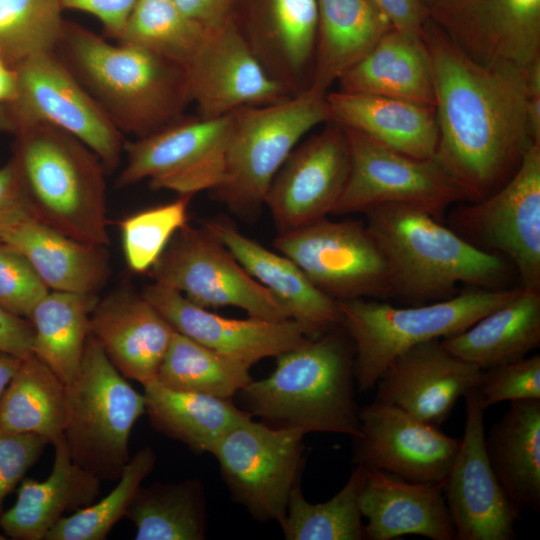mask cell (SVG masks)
<instances>
[{
	"instance_id": "1",
	"label": "cell",
	"mask_w": 540,
	"mask_h": 540,
	"mask_svg": "<svg viewBox=\"0 0 540 540\" xmlns=\"http://www.w3.org/2000/svg\"><path fill=\"white\" fill-rule=\"evenodd\" d=\"M434 80L438 144L433 159L469 202L501 188L534 143L526 118L525 72L483 66L429 18L423 27Z\"/></svg>"
},
{
	"instance_id": "2",
	"label": "cell",
	"mask_w": 540,
	"mask_h": 540,
	"mask_svg": "<svg viewBox=\"0 0 540 540\" xmlns=\"http://www.w3.org/2000/svg\"><path fill=\"white\" fill-rule=\"evenodd\" d=\"M54 52L122 134L150 135L191 103L183 66L81 24L65 20Z\"/></svg>"
},
{
	"instance_id": "3",
	"label": "cell",
	"mask_w": 540,
	"mask_h": 540,
	"mask_svg": "<svg viewBox=\"0 0 540 540\" xmlns=\"http://www.w3.org/2000/svg\"><path fill=\"white\" fill-rule=\"evenodd\" d=\"M363 214L385 256L391 297L411 305L453 297L460 285L502 289L514 269L417 208L389 203Z\"/></svg>"
},
{
	"instance_id": "4",
	"label": "cell",
	"mask_w": 540,
	"mask_h": 540,
	"mask_svg": "<svg viewBox=\"0 0 540 540\" xmlns=\"http://www.w3.org/2000/svg\"><path fill=\"white\" fill-rule=\"evenodd\" d=\"M340 326L277 356L275 369L267 377L251 380L238 392L245 411L305 434L359 437L354 348Z\"/></svg>"
},
{
	"instance_id": "5",
	"label": "cell",
	"mask_w": 540,
	"mask_h": 540,
	"mask_svg": "<svg viewBox=\"0 0 540 540\" xmlns=\"http://www.w3.org/2000/svg\"><path fill=\"white\" fill-rule=\"evenodd\" d=\"M11 152L38 221L76 240L109 245L108 173L91 149L38 124L13 136Z\"/></svg>"
},
{
	"instance_id": "6",
	"label": "cell",
	"mask_w": 540,
	"mask_h": 540,
	"mask_svg": "<svg viewBox=\"0 0 540 540\" xmlns=\"http://www.w3.org/2000/svg\"><path fill=\"white\" fill-rule=\"evenodd\" d=\"M519 288H470L445 300L406 307L376 299L337 301L341 325L354 348L359 391L372 389L401 353L467 329L511 299Z\"/></svg>"
},
{
	"instance_id": "7",
	"label": "cell",
	"mask_w": 540,
	"mask_h": 540,
	"mask_svg": "<svg viewBox=\"0 0 540 540\" xmlns=\"http://www.w3.org/2000/svg\"><path fill=\"white\" fill-rule=\"evenodd\" d=\"M329 121L326 97L306 92L234 111L224 174L214 197L236 216L253 220L289 154L309 131Z\"/></svg>"
},
{
	"instance_id": "8",
	"label": "cell",
	"mask_w": 540,
	"mask_h": 540,
	"mask_svg": "<svg viewBox=\"0 0 540 540\" xmlns=\"http://www.w3.org/2000/svg\"><path fill=\"white\" fill-rule=\"evenodd\" d=\"M64 439L72 460L100 480L117 481L129 462V438L145 413L135 390L90 334L76 377L66 384Z\"/></svg>"
},
{
	"instance_id": "9",
	"label": "cell",
	"mask_w": 540,
	"mask_h": 540,
	"mask_svg": "<svg viewBox=\"0 0 540 540\" xmlns=\"http://www.w3.org/2000/svg\"><path fill=\"white\" fill-rule=\"evenodd\" d=\"M15 70L16 95L0 105L1 132L15 136L34 125H52L91 149L107 173L119 166L123 134L55 52L31 57Z\"/></svg>"
},
{
	"instance_id": "10",
	"label": "cell",
	"mask_w": 540,
	"mask_h": 540,
	"mask_svg": "<svg viewBox=\"0 0 540 540\" xmlns=\"http://www.w3.org/2000/svg\"><path fill=\"white\" fill-rule=\"evenodd\" d=\"M305 435L297 428L270 427L249 416L211 451L232 499L255 520L283 522L290 494L300 484Z\"/></svg>"
},
{
	"instance_id": "11",
	"label": "cell",
	"mask_w": 540,
	"mask_h": 540,
	"mask_svg": "<svg viewBox=\"0 0 540 540\" xmlns=\"http://www.w3.org/2000/svg\"><path fill=\"white\" fill-rule=\"evenodd\" d=\"M455 206L449 228L507 260L520 287L540 291V144L530 146L515 174L493 194Z\"/></svg>"
},
{
	"instance_id": "12",
	"label": "cell",
	"mask_w": 540,
	"mask_h": 540,
	"mask_svg": "<svg viewBox=\"0 0 540 540\" xmlns=\"http://www.w3.org/2000/svg\"><path fill=\"white\" fill-rule=\"evenodd\" d=\"M233 112L203 119L181 117L134 141H125L126 162L118 178L120 188L148 180L152 190L194 196L213 191L221 183Z\"/></svg>"
},
{
	"instance_id": "13",
	"label": "cell",
	"mask_w": 540,
	"mask_h": 540,
	"mask_svg": "<svg viewBox=\"0 0 540 540\" xmlns=\"http://www.w3.org/2000/svg\"><path fill=\"white\" fill-rule=\"evenodd\" d=\"M274 247L335 301L391 297L385 256L365 220L326 217L278 233Z\"/></svg>"
},
{
	"instance_id": "14",
	"label": "cell",
	"mask_w": 540,
	"mask_h": 540,
	"mask_svg": "<svg viewBox=\"0 0 540 540\" xmlns=\"http://www.w3.org/2000/svg\"><path fill=\"white\" fill-rule=\"evenodd\" d=\"M148 274L203 308L233 306L254 318L290 319L282 303L204 227L180 228Z\"/></svg>"
},
{
	"instance_id": "15",
	"label": "cell",
	"mask_w": 540,
	"mask_h": 540,
	"mask_svg": "<svg viewBox=\"0 0 540 540\" xmlns=\"http://www.w3.org/2000/svg\"><path fill=\"white\" fill-rule=\"evenodd\" d=\"M344 129L350 170L332 214L363 213L394 203L417 208L440 221L450 206L469 202L464 190L433 158H414Z\"/></svg>"
},
{
	"instance_id": "16",
	"label": "cell",
	"mask_w": 540,
	"mask_h": 540,
	"mask_svg": "<svg viewBox=\"0 0 540 540\" xmlns=\"http://www.w3.org/2000/svg\"><path fill=\"white\" fill-rule=\"evenodd\" d=\"M428 14L483 66L525 72L540 57V0H450Z\"/></svg>"
},
{
	"instance_id": "17",
	"label": "cell",
	"mask_w": 540,
	"mask_h": 540,
	"mask_svg": "<svg viewBox=\"0 0 540 540\" xmlns=\"http://www.w3.org/2000/svg\"><path fill=\"white\" fill-rule=\"evenodd\" d=\"M185 71L190 102L203 119L294 96L267 73L231 19L208 30Z\"/></svg>"
},
{
	"instance_id": "18",
	"label": "cell",
	"mask_w": 540,
	"mask_h": 540,
	"mask_svg": "<svg viewBox=\"0 0 540 540\" xmlns=\"http://www.w3.org/2000/svg\"><path fill=\"white\" fill-rule=\"evenodd\" d=\"M350 150L345 129L326 127L297 145L273 178L266 197L278 233L332 214L346 185Z\"/></svg>"
},
{
	"instance_id": "19",
	"label": "cell",
	"mask_w": 540,
	"mask_h": 540,
	"mask_svg": "<svg viewBox=\"0 0 540 540\" xmlns=\"http://www.w3.org/2000/svg\"><path fill=\"white\" fill-rule=\"evenodd\" d=\"M464 433L442 484L456 540H514L519 513L506 497L484 444V409L477 389L466 396Z\"/></svg>"
},
{
	"instance_id": "20",
	"label": "cell",
	"mask_w": 540,
	"mask_h": 540,
	"mask_svg": "<svg viewBox=\"0 0 540 540\" xmlns=\"http://www.w3.org/2000/svg\"><path fill=\"white\" fill-rule=\"evenodd\" d=\"M358 416L360 436L354 438L355 464L412 482L443 484L460 439L377 400L359 409Z\"/></svg>"
},
{
	"instance_id": "21",
	"label": "cell",
	"mask_w": 540,
	"mask_h": 540,
	"mask_svg": "<svg viewBox=\"0 0 540 540\" xmlns=\"http://www.w3.org/2000/svg\"><path fill=\"white\" fill-rule=\"evenodd\" d=\"M230 19L274 80L294 96L307 91L317 44L316 0H233Z\"/></svg>"
},
{
	"instance_id": "22",
	"label": "cell",
	"mask_w": 540,
	"mask_h": 540,
	"mask_svg": "<svg viewBox=\"0 0 540 540\" xmlns=\"http://www.w3.org/2000/svg\"><path fill=\"white\" fill-rule=\"evenodd\" d=\"M141 294L180 334L251 366L305 343L309 337L292 319H233L200 307L180 292L151 283Z\"/></svg>"
},
{
	"instance_id": "23",
	"label": "cell",
	"mask_w": 540,
	"mask_h": 540,
	"mask_svg": "<svg viewBox=\"0 0 540 540\" xmlns=\"http://www.w3.org/2000/svg\"><path fill=\"white\" fill-rule=\"evenodd\" d=\"M482 370L461 360L439 339L398 355L378 380L375 400L440 427L461 397L476 389Z\"/></svg>"
},
{
	"instance_id": "24",
	"label": "cell",
	"mask_w": 540,
	"mask_h": 540,
	"mask_svg": "<svg viewBox=\"0 0 540 540\" xmlns=\"http://www.w3.org/2000/svg\"><path fill=\"white\" fill-rule=\"evenodd\" d=\"M172 326L141 294L121 287L98 299L90 334L126 378L142 385L155 379L172 336Z\"/></svg>"
},
{
	"instance_id": "25",
	"label": "cell",
	"mask_w": 540,
	"mask_h": 540,
	"mask_svg": "<svg viewBox=\"0 0 540 540\" xmlns=\"http://www.w3.org/2000/svg\"><path fill=\"white\" fill-rule=\"evenodd\" d=\"M359 506L367 519L365 539L419 535L431 540H455L442 484L412 482L365 467Z\"/></svg>"
},
{
	"instance_id": "26",
	"label": "cell",
	"mask_w": 540,
	"mask_h": 540,
	"mask_svg": "<svg viewBox=\"0 0 540 540\" xmlns=\"http://www.w3.org/2000/svg\"><path fill=\"white\" fill-rule=\"evenodd\" d=\"M203 227L282 303L307 337L317 338L341 324L337 301L317 289L291 259L268 250L222 218L208 220Z\"/></svg>"
},
{
	"instance_id": "27",
	"label": "cell",
	"mask_w": 540,
	"mask_h": 540,
	"mask_svg": "<svg viewBox=\"0 0 540 540\" xmlns=\"http://www.w3.org/2000/svg\"><path fill=\"white\" fill-rule=\"evenodd\" d=\"M326 101L331 122L408 156L434 157L439 137L434 106L340 90L327 93Z\"/></svg>"
},
{
	"instance_id": "28",
	"label": "cell",
	"mask_w": 540,
	"mask_h": 540,
	"mask_svg": "<svg viewBox=\"0 0 540 540\" xmlns=\"http://www.w3.org/2000/svg\"><path fill=\"white\" fill-rule=\"evenodd\" d=\"M53 445L49 476L44 481L23 478L15 504L0 516L7 538L44 540L66 512L89 506L99 494L101 480L72 460L64 436Z\"/></svg>"
},
{
	"instance_id": "29",
	"label": "cell",
	"mask_w": 540,
	"mask_h": 540,
	"mask_svg": "<svg viewBox=\"0 0 540 540\" xmlns=\"http://www.w3.org/2000/svg\"><path fill=\"white\" fill-rule=\"evenodd\" d=\"M338 82L343 92L435 105L432 63L423 35L393 27Z\"/></svg>"
},
{
	"instance_id": "30",
	"label": "cell",
	"mask_w": 540,
	"mask_h": 540,
	"mask_svg": "<svg viewBox=\"0 0 540 540\" xmlns=\"http://www.w3.org/2000/svg\"><path fill=\"white\" fill-rule=\"evenodd\" d=\"M490 465L510 503L521 513L540 510V400L509 402L484 437Z\"/></svg>"
},
{
	"instance_id": "31",
	"label": "cell",
	"mask_w": 540,
	"mask_h": 540,
	"mask_svg": "<svg viewBox=\"0 0 540 540\" xmlns=\"http://www.w3.org/2000/svg\"><path fill=\"white\" fill-rule=\"evenodd\" d=\"M318 32L306 93L324 98L341 75L392 28L371 0H316Z\"/></svg>"
},
{
	"instance_id": "32",
	"label": "cell",
	"mask_w": 540,
	"mask_h": 540,
	"mask_svg": "<svg viewBox=\"0 0 540 540\" xmlns=\"http://www.w3.org/2000/svg\"><path fill=\"white\" fill-rule=\"evenodd\" d=\"M3 243L27 258L49 290L97 295L110 273L106 246L76 240L38 220L18 226Z\"/></svg>"
},
{
	"instance_id": "33",
	"label": "cell",
	"mask_w": 540,
	"mask_h": 540,
	"mask_svg": "<svg viewBox=\"0 0 540 540\" xmlns=\"http://www.w3.org/2000/svg\"><path fill=\"white\" fill-rule=\"evenodd\" d=\"M440 342L481 370L528 356L540 345V291L520 287L507 302Z\"/></svg>"
},
{
	"instance_id": "34",
	"label": "cell",
	"mask_w": 540,
	"mask_h": 540,
	"mask_svg": "<svg viewBox=\"0 0 540 540\" xmlns=\"http://www.w3.org/2000/svg\"><path fill=\"white\" fill-rule=\"evenodd\" d=\"M143 387L145 412L153 428L195 453H211L230 429L251 416L232 399L174 390L156 379Z\"/></svg>"
},
{
	"instance_id": "35",
	"label": "cell",
	"mask_w": 540,
	"mask_h": 540,
	"mask_svg": "<svg viewBox=\"0 0 540 540\" xmlns=\"http://www.w3.org/2000/svg\"><path fill=\"white\" fill-rule=\"evenodd\" d=\"M67 422L66 385L34 354L21 363L0 399V430L55 443Z\"/></svg>"
},
{
	"instance_id": "36",
	"label": "cell",
	"mask_w": 540,
	"mask_h": 540,
	"mask_svg": "<svg viewBox=\"0 0 540 540\" xmlns=\"http://www.w3.org/2000/svg\"><path fill=\"white\" fill-rule=\"evenodd\" d=\"M98 299L95 294L50 290L27 318L34 331L32 354L65 385L78 373Z\"/></svg>"
},
{
	"instance_id": "37",
	"label": "cell",
	"mask_w": 540,
	"mask_h": 540,
	"mask_svg": "<svg viewBox=\"0 0 540 540\" xmlns=\"http://www.w3.org/2000/svg\"><path fill=\"white\" fill-rule=\"evenodd\" d=\"M125 517L136 540H202L206 537V499L202 483L187 479L140 486Z\"/></svg>"
},
{
	"instance_id": "38",
	"label": "cell",
	"mask_w": 540,
	"mask_h": 540,
	"mask_svg": "<svg viewBox=\"0 0 540 540\" xmlns=\"http://www.w3.org/2000/svg\"><path fill=\"white\" fill-rule=\"evenodd\" d=\"M250 367L174 331L155 379L174 390L232 399L252 380Z\"/></svg>"
},
{
	"instance_id": "39",
	"label": "cell",
	"mask_w": 540,
	"mask_h": 540,
	"mask_svg": "<svg viewBox=\"0 0 540 540\" xmlns=\"http://www.w3.org/2000/svg\"><path fill=\"white\" fill-rule=\"evenodd\" d=\"M365 467L355 464L346 484L331 499L310 503L300 484L291 492L286 516L280 524L287 540H361L364 524L359 498Z\"/></svg>"
},
{
	"instance_id": "40",
	"label": "cell",
	"mask_w": 540,
	"mask_h": 540,
	"mask_svg": "<svg viewBox=\"0 0 540 540\" xmlns=\"http://www.w3.org/2000/svg\"><path fill=\"white\" fill-rule=\"evenodd\" d=\"M208 30L173 0H136L116 41L142 47L185 68Z\"/></svg>"
},
{
	"instance_id": "41",
	"label": "cell",
	"mask_w": 540,
	"mask_h": 540,
	"mask_svg": "<svg viewBox=\"0 0 540 540\" xmlns=\"http://www.w3.org/2000/svg\"><path fill=\"white\" fill-rule=\"evenodd\" d=\"M57 0H0V56L15 68L54 52L65 19Z\"/></svg>"
},
{
	"instance_id": "42",
	"label": "cell",
	"mask_w": 540,
	"mask_h": 540,
	"mask_svg": "<svg viewBox=\"0 0 540 540\" xmlns=\"http://www.w3.org/2000/svg\"><path fill=\"white\" fill-rule=\"evenodd\" d=\"M154 450L137 451L124 467L117 485L99 502L62 517L44 540H104L126 511L142 481L156 463Z\"/></svg>"
},
{
	"instance_id": "43",
	"label": "cell",
	"mask_w": 540,
	"mask_h": 540,
	"mask_svg": "<svg viewBox=\"0 0 540 540\" xmlns=\"http://www.w3.org/2000/svg\"><path fill=\"white\" fill-rule=\"evenodd\" d=\"M193 196L179 195L169 203L134 213L120 222L123 253L129 269L148 272L175 233L188 223Z\"/></svg>"
},
{
	"instance_id": "44",
	"label": "cell",
	"mask_w": 540,
	"mask_h": 540,
	"mask_svg": "<svg viewBox=\"0 0 540 540\" xmlns=\"http://www.w3.org/2000/svg\"><path fill=\"white\" fill-rule=\"evenodd\" d=\"M476 389L484 410L504 401L540 400V355L482 370Z\"/></svg>"
},
{
	"instance_id": "45",
	"label": "cell",
	"mask_w": 540,
	"mask_h": 540,
	"mask_svg": "<svg viewBox=\"0 0 540 540\" xmlns=\"http://www.w3.org/2000/svg\"><path fill=\"white\" fill-rule=\"evenodd\" d=\"M49 291L23 254L0 242V305L15 315L28 318Z\"/></svg>"
},
{
	"instance_id": "46",
	"label": "cell",
	"mask_w": 540,
	"mask_h": 540,
	"mask_svg": "<svg viewBox=\"0 0 540 540\" xmlns=\"http://www.w3.org/2000/svg\"><path fill=\"white\" fill-rule=\"evenodd\" d=\"M48 441L36 434H13L0 430V516L6 497L38 461Z\"/></svg>"
},
{
	"instance_id": "47",
	"label": "cell",
	"mask_w": 540,
	"mask_h": 540,
	"mask_svg": "<svg viewBox=\"0 0 540 540\" xmlns=\"http://www.w3.org/2000/svg\"><path fill=\"white\" fill-rule=\"evenodd\" d=\"M38 220L12 157L0 167V242L18 226Z\"/></svg>"
},
{
	"instance_id": "48",
	"label": "cell",
	"mask_w": 540,
	"mask_h": 540,
	"mask_svg": "<svg viewBox=\"0 0 540 540\" xmlns=\"http://www.w3.org/2000/svg\"><path fill=\"white\" fill-rule=\"evenodd\" d=\"M61 8L94 16L106 36L117 40L136 0H57Z\"/></svg>"
},
{
	"instance_id": "49",
	"label": "cell",
	"mask_w": 540,
	"mask_h": 540,
	"mask_svg": "<svg viewBox=\"0 0 540 540\" xmlns=\"http://www.w3.org/2000/svg\"><path fill=\"white\" fill-rule=\"evenodd\" d=\"M371 1L393 28L423 35V27L429 19V14L421 0Z\"/></svg>"
},
{
	"instance_id": "50",
	"label": "cell",
	"mask_w": 540,
	"mask_h": 540,
	"mask_svg": "<svg viewBox=\"0 0 540 540\" xmlns=\"http://www.w3.org/2000/svg\"><path fill=\"white\" fill-rule=\"evenodd\" d=\"M34 331L31 322L0 305V351L24 358L32 353Z\"/></svg>"
},
{
	"instance_id": "51",
	"label": "cell",
	"mask_w": 540,
	"mask_h": 540,
	"mask_svg": "<svg viewBox=\"0 0 540 540\" xmlns=\"http://www.w3.org/2000/svg\"><path fill=\"white\" fill-rule=\"evenodd\" d=\"M191 19L213 29L230 19L233 0H173Z\"/></svg>"
},
{
	"instance_id": "52",
	"label": "cell",
	"mask_w": 540,
	"mask_h": 540,
	"mask_svg": "<svg viewBox=\"0 0 540 540\" xmlns=\"http://www.w3.org/2000/svg\"><path fill=\"white\" fill-rule=\"evenodd\" d=\"M526 118L530 136L540 143V57L525 70Z\"/></svg>"
},
{
	"instance_id": "53",
	"label": "cell",
	"mask_w": 540,
	"mask_h": 540,
	"mask_svg": "<svg viewBox=\"0 0 540 540\" xmlns=\"http://www.w3.org/2000/svg\"><path fill=\"white\" fill-rule=\"evenodd\" d=\"M17 92V73L0 56V105L12 100Z\"/></svg>"
},
{
	"instance_id": "54",
	"label": "cell",
	"mask_w": 540,
	"mask_h": 540,
	"mask_svg": "<svg viewBox=\"0 0 540 540\" xmlns=\"http://www.w3.org/2000/svg\"><path fill=\"white\" fill-rule=\"evenodd\" d=\"M22 358L0 351V399L18 369Z\"/></svg>"
},
{
	"instance_id": "55",
	"label": "cell",
	"mask_w": 540,
	"mask_h": 540,
	"mask_svg": "<svg viewBox=\"0 0 540 540\" xmlns=\"http://www.w3.org/2000/svg\"><path fill=\"white\" fill-rule=\"evenodd\" d=\"M422 3L426 6L427 10H429L430 8H433V7H436V6H439L441 4H444L450 0H421Z\"/></svg>"
},
{
	"instance_id": "56",
	"label": "cell",
	"mask_w": 540,
	"mask_h": 540,
	"mask_svg": "<svg viewBox=\"0 0 540 540\" xmlns=\"http://www.w3.org/2000/svg\"><path fill=\"white\" fill-rule=\"evenodd\" d=\"M5 539H7V536L4 533L0 532V540H5Z\"/></svg>"
}]
</instances>
